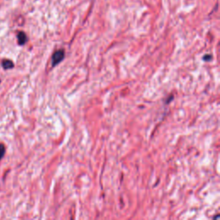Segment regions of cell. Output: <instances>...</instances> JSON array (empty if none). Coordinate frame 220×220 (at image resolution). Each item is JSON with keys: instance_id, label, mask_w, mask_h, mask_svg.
I'll use <instances>...</instances> for the list:
<instances>
[{"instance_id": "cell-1", "label": "cell", "mask_w": 220, "mask_h": 220, "mask_svg": "<svg viewBox=\"0 0 220 220\" xmlns=\"http://www.w3.org/2000/svg\"><path fill=\"white\" fill-rule=\"evenodd\" d=\"M65 57V53H64L63 50H58L56 51L53 55V58H52V62H53V65H56L64 59Z\"/></svg>"}, {"instance_id": "cell-2", "label": "cell", "mask_w": 220, "mask_h": 220, "mask_svg": "<svg viewBox=\"0 0 220 220\" xmlns=\"http://www.w3.org/2000/svg\"><path fill=\"white\" fill-rule=\"evenodd\" d=\"M17 39H18V43L20 45H23L27 41V35L23 32H19L17 34Z\"/></svg>"}, {"instance_id": "cell-3", "label": "cell", "mask_w": 220, "mask_h": 220, "mask_svg": "<svg viewBox=\"0 0 220 220\" xmlns=\"http://www.w3.org/2000/svg\"><path fill=\"white\" fill-rule=\"evenodd\" d=\"M3 67L5 69V70H8V69L12 68L14 66V64L12 61H10L9 59H5L3 61V64H2Z\"/></svg>"}, {"instance_id": "cell-4", "label": "cell", "mask_w": 220, "mask_h": 220, "mask_svg": "<svg viewBox=\"0 0 220 220\" xmlns=\"http://www.w3.org/2000/svg\"><path fill=\"white\" fill-rule=\"evenodd\" d=\"M5 146H4L3 145H0V160H1V158L4 157V155H5Z\"/></svg>"}]
</instances>
